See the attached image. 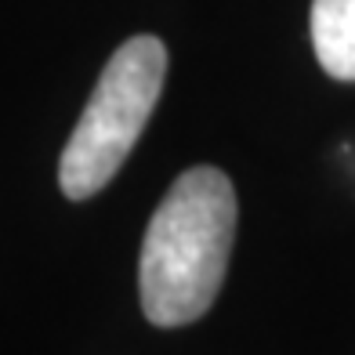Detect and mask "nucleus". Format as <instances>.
Listing matches in <instances>:
<instances>
[{"mask_svg":"<svg viewBox=\"0 0 355 355\" xmlns=\"http://www.w3.org/2000/svg\"><path fill=\"white\" fill-rule=\"evenodd\" d=\"M236 189L218 167L174 178L145 229L138 286L153 327H185L214 304L236 239Z\"/></svg>","mask_w":355,"mask_h":355,"instance_id":"f257e3e1","label":"nucleus"},{"mask_svg":"<svg viewBox=\"0 0 355 355\" xmlns=\"http://www.w3.org/2000/svg\"><path fill=\"white\" fill-rule=\"evenodd\" d=\"M167 76V47L159 37L123 40L94 84V94L62 149L58 185L69 200L102 192L141 138Z\"/></svg>","mask_w":355,"mask_h":355,"instance_id":"f03ea898","label":"nucleus"},{"mask_svg":"<svg viewBox=\"0 0 355 355\" xmlns=\"http://www.w3.org/2000/svg\"><path fill=\"white\" fill-rule=\"evenodd\" d=\"M312 47L334 80H355V0H312Z\"/></svg>","mask_w":355,"mask_h":355,"instance_id":"7ed1b4c3","label":"nucleus"}]
</instances>
